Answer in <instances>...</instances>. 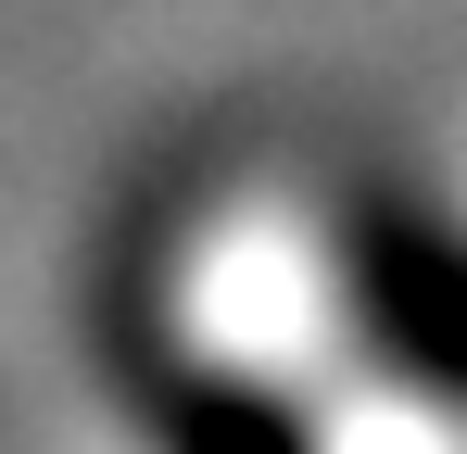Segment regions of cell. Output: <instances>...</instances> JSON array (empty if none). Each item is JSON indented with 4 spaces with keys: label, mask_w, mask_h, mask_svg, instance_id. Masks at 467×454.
<instances>
[{
    "label": "cell",
    "mask_w": 467,
    "mask_h": 454,
    "mask_svg": "<svg viewBox=\"0 0 467 454\" xmlns=\"http://www.w3.org/2000/svg\"><path fill=\"white\" fill-rule=\"evenodd\" d=\"M228 215L253 227L265 278L304 303V315L291 328L253 315L202 253L164 240V291L152 303L190 315V354L164 341V366H190V404L202 417H240L215 442H253V454H467V366L455 354H430V341H379V354L367 341H328L304 265H291V227H278V177L228 190Z\"/></svg>",
    "instance_id": "1"
}]
</instances>
